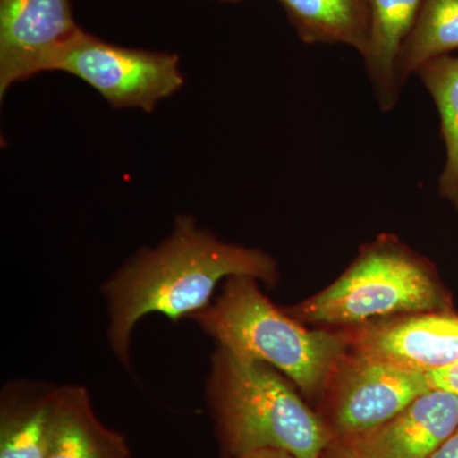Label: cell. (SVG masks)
Instances as JSON below:
<instances>
[{
	"mask_svg": "<svg viewBox=\"0 0 458 458\" xmlns=\"http://www.w3.org/2000/svg\"><path fill=\"white\" fill-rule=\"evenodd\" d=\"M240 276L274 285L278 265L267 252L225 242L194 216L180 214L170 236L141 249L102 285L114 357L131 369L132 330L141 318L158 313L172 322L191 319L210 306L216 286Z\"/></svg>",
	"mask_w": 458,
	"mask_h": 458,
	"instance_id": "6da1fadb",
	"label": "cell"
},
{
	"mask_svg": "<svg viewBox=\"0 0 458 458\" xmlns=\"http://www.w3.org/2000/svg\"><path fill=\"white\" fill-rule=\"evenodd\" d=\"M205 399L223 458L279 450L319 458L334 441L318 412L269 364L216 346Z\"/></svg>",
	"mask_w": 458,
	"mask_h": 458,
	"instance_id": "7a4b0ae2",
	"label": "cell"
},
{
	"mask_svg": "<svg viewBox=\"0 0 458 458\" xmlns=\"http://www.w3.org/2000/svg\"><path fill=\"white\" fill-rule=\"evenodd\" d=\"M259 280L231 276L210 306L192 321L216 346L269 364L307 400H321L349 342L343 330L310 328L262 293Z\"/></svg>",
	"mask_w": 458,
	"mask_h": 458,
	"instance_id": "3957f363",
	"label": "cell"
},
{
	"mask_svg": "<svg viewBox=\"0 0 458 458\" xmlns=\"http://www.w3.org/2000/svg\"><path fill=\"white\" fill-rule=\"evenodd\" d=\"M450 300L426 258L394 234H381L319 293L284 311L310 327H352L421 312H445Z\"/></svg>",
	"mask_w": 458,
	"mask_h": 458,
	"instance_id": "277c9868",
	"label": "cell"
},
{
	"mask_svg": "<svg viewBox=\"0 0 458 458\" xmlns=\"http://www.w3.org/2000/svg\"><path fill=\"white\" fill-rule=\"evenodd\" d=\"M430 390L426 373L349 349L328 379L318 415L334 439L351 441L391 420Z\"/></svg>",
	"mask_w": 458,
	"mask_h": 458,
	"instance_id": "5b68a950",
	"label": "cell"
},
{
	"mask_svg": "<svg viewBox=\"0 0 458 458\" xmlns=\"http://www.w3.org/2000/svg\"><path fill=\"white\" fill-rule=\"evenodd\" d=\"M53 72L80 78L111 106L152 113L183 86L180 56L120 47L83 31L57 59Z\"/></svg>",
	"mask_w": 458,
	"mask_h": 458,
	"instance_id": "8992f818",
	"label": "cell"
},
{
	"mask_svg": "<svg viewBox=\"0 0 458 458\" xmlns=\"http://www.w3.org/2000/svg\"><path fill=\"white\" fill-rule=\"evenodd\" d=\"M82 32L71 0H0V98L13 84L53 72Z\"/></svg>",
	"mask_w": 458,
	"mask_h": 458,
	"instance_id": "52a82bcc",
	"label": "cell"
},
{
	"mask_svg": "<svg viewBox=\"0 0 458 458\" xmlns=\"http://www.w3.org/2000/svg\"><path fill=\"white\" fill-rule=\"evenodd\" d=\"M351 351L432 373L458 363V316L421 312L343 327Z\"/></svg>",
	"mask_w": 458,
	"mask_h": 458,
	"instance_id": "ba28073f",
	"label": "cell"
},
{
	"mask_svg": "<svg viewBox=\"0 0 458 458\" xmlns=\"http://www.w3.org/2000/svg\"><path fill=\"white\" fill-rule=\"evenodd\" d=\"M457 427V394L433 388L391 420L344 442L364 458H430Z\"/></svg>",
	"mask_w": 458,
	"mask_h": 458,
	"instance_id": "9c48e42d",
	"label": "cell"
},
{
	"mask_svg": "<svg viewBox=\"0 0 458 458\" xmlns=\"http://www.w3.org/2000/svg\"><path fill=\"white\" fill-rule=\"evenodd\" d=\"M60 386L13 381L0 396V458H47Z\"/></svg>",
	"mask_w": 458,
	"mask_h": 458,
	"instance_id": "30bf717a",
	"label": "cell"
},
{
	"mask_svg": "<svg viewBox=\"0 0 458 458\" xmlns=\"http://www.w3.org/2000/svg\"><path fill=\"white\" fill-rule=\"evenodd\" d=\"M47 458H131L128 442L102 424L89 390L60 386Z\"/></svg>",
	"mask_w": 458,
	"mask_h": 458,
	"instance_id": "8fae6325",
	"label": "cell"
},
{
	"mask_svg": "<svg viewBox=\"0 0 458 458\" xmlns=\"http://www.w3.org/2000/svg\"><path fill=\"white\" fill-rule=\"evenodd\" d=\"M423 3L424 0H369V41L361 57L377 104L385 113L393 111L399 102L396 60Z\"/></svg>",
	"mask_w": 458,
	"mask_h": 458,
	"instance_id": "7c38bea8",
	"label": "cell"
},
{
	"mask_svg": "<svg viewBox=\"0 0 458 458\" xmlns=\"http://www.w3.org/2000/svg\"><path fill=\"white\" fill-rule=\"evenodd\" d=\"M298 38L309 45H346L363 56L369 47V0H278Z\"/></svg>",
	"mask_w": 458,
	"mask_h": 458,
	"instance_id": "4fadbf2b",
	"label": "cell"
},
{
	"mask_svg": "<svg viewBox=\"0 0 458 458\" xmlns=\"http://www.w3.org/2000/svg\"><path fill=\"white\" fill-rule=\"evenodd\" d=\"M458 50V0H424L396 60L401 89L430 60Z\"/></svg>",
	"mask_w": 458,
	"mask_h": 458,
	"instance_id": "5bb4252c",
	"label": "cell"
},
{
	"mask_svg": "<svg viewBox=\"0 0 458 458\" xmlns=\"http://www.w3.org/2000/svg\"><path fill=\"white\" fill-rule=\"evenodd\" d=\"M417 75L441 117L445 162L439 176V195L458 210V57L445 55L430 60Z\"/></svg>",
	"mask_w": 458,
	"mask_h": 458,
	"instance_id": "9a60e30c",
	"label": "cell"
},
{
	"mask_svg": "<svg viewBox=\"0 0 458 458\" xmlns=\"http://www.w3.org/2000/svg\"><path fill=\"white\" fill-rule=\"evenodd\" d=\"M427 377L430 387L448 391L458 396V363L448 369L428 373Z\"/></svg>",
	"mask_w": 458,
	"mask_h": 458,
	"instance_id": "2e32d148",
	"label": "cell"
},
{
	"mask_svg": "<svg viewBox=\"0 0 458 458\" xmlns=\"http://www.w3.org/2000/svg\"><path fill=\"white\" fill-rule=\"evenodd\" d=\"M319 458H364L349 443L334 439Z\"/></svg>",
	"mask_w": 458,
	"mask_h": 458,
	"instance_id": "e0dca14e",
	"label": "cell"
},
{
	"mask_svg": "<svg viewBox=\"0 0 458 458\" xmlns=\"http://www.w3.org/2000/svg\"><path fill=\"white\" fill-rule=\"evenodd\" d=\"M430 458H458V427Z\"/></svg>",
	"mask_w": 458,
	"mask_h": 458,
	"instance_id": "ac0fdd59",
	"label": "cell"
},
{
	"mask_svg": "<svg viewBox=\"0 0 458 458\" xmlns=\"http://www.w3.org/2000/svg\"><path fill=\"white\" fill-rule=\"evenodd\" d=\"M241 458H295L293 454H288V452L279 450H261L251 452V454H246V456Z\"/></svg>",
	"mask_w": 458,
	"mask_h": 458,
	"instance_id": "d6986e66",
	"label": "cell"
},
{
	"mask_svg": "<svg viewBox=\"0 0 458 458\" xmlns=\"http://www.w3.org/2000/svg\"><path fill=\"white\" fill-rule=\"evenodd\" d=\"M219 2L236 3V2H240V0H219Z\"/></svg>",
	"mask_w": 458,
	"mask_h": 458,
	"instance_id": "ffe728a7",
	"label": "cell"
}]
</instances>
